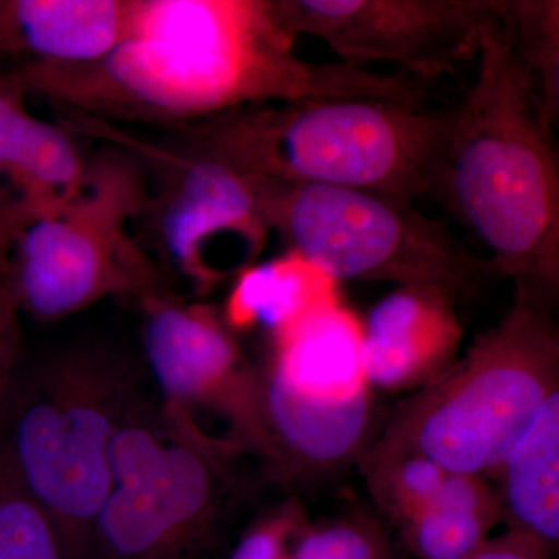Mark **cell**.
Returning a JSON list of instances; mask_svg holds the SVG:
<instances>
[{
    "instance_id": "obj_10",
    "label": "cell",
    "mask_w": 559,
    "mask_h": 559,
    "mask_svg": "<svg viewBox=\"0 0 559 559\" xmlns=\"http://www.w3.org/2000/svg\"><path fill=\"white\" fill-rule=\"evenodd\" d=\"M221 455L154 429L138 411L110 444V487L87 559H183L204 540L218 502Z\"/></svg>"
},
{
    "instance_id": "obj_24",
    "label": "cell",
    "mask_w": 559,
    "mask_h": 559,
    "mask_svg": "<svg viewBox=\"0 0 559 559\" xmlns=\"http://www.w3.org/2000/svg\"><path fill=\"white\" fill-rule=\"evenodd\" d=\"M20 347L21 308L5 263L0 267V419L13 390V374L20 358Z\"/></svg>"
},
{
    "instance_id": "obj_25",
    "label": "cell",
    "mask_w": 559,
    "mask_h": 559,
    "mask_svg": "<svg viewBox=\"0 0 559 559\" xmlns=\"http://www.w3.org/2000/svg\"><path fill=\"white\" fill-rule=\"evenodd\" d=\"M51 212H55V209L49 205L21 197L0 202V267L5 264V255L13 249L22 231L27 229L33 221Z\"/></svg>"
},
{
    "instance_id": "obj_18",
    "label": "cell",
    "mask_w": 559,
    "mask_h": 559,
    "mask_svg": "<svg viewBox=\"0 0 559 559\" xmlns=\"http://www.w3.org/2000/svg\"><path fill=\"white\" fill-rule=\"evenodd\" d=\"M237 277L223 316L230 330L263 323L274 334L319 305L336 299L334 282L294 253L261 266L253 264Z\"/></svg>"
},
{
    "instance_id": "obj_19",
    "label": "cell",
    "mask_w": 559,
    "mask_h": 559,
    "mask_svg": "<svg viewBox=\"0 0 559 559\" xmlns=\"http://www.w3.org/2000/svg\"><path fill=\"white\" fill-rule=\"evenodd\" d=\"M503 25L549 127L559 123V2L502 0Z\"/></svg>"
},
{
    "instance_id": "obj_11",
    "label": "cell",
    "mask_w": 559,
    "mask_h": 559,
    "mask_svg": "<svg viewBox=\"0 0 559 559\" xmlns=\"http://www.w3.org/2000/svg\"><path fill=\"white\" fill-rule=\"evenodd\" d=\"M140 308L145 314L143 347L164 395L167 428L226 457L234 448L205 439L194 426L198 412H215L229 423V440L238 451L248 448L274 460L261 378L249 369L219 311L175 294L153 297Z\"/></svg>"
},
{
    "instance_id": "obj_6",
    "label": "cell",
    "mask_w": 559,
    "mask_h": 559,
    "mask_svg": "<svg viewBox=\"0 0 559 559\" xmlns=\"http://www.w3.org/2000/svg\"><path fill=\"white\" fill-rule=\"evenodd\" d=\"M148 200L142 164L106 143L87 159L79 191L33 221L14 242L7 271L21 311L55 322L108 297L140 305L170 296L159 267L131 231Z\"/></svg>"
},
{
    "instance_id": "obj_17",
    "label": "cell",
    "mask_w": 559,
    "mask_h": 559,
    "mask_svg": "<svg viewBox=\"0 0 559 559\" xmlns=\"http://www.w3.org/2000/svg\"><path fill=\"white\" fill-rule=\"evenodd\" d=\"M503 521L499 492L484 476L450 473L439 495L401 532L418 559H463Z\"/></svg>"
},
{
    "instance_id": "obj_3",
    "label": "cell",
    "mask_w": 559,
    "mask_h": 559,
    "mask_svg": "<svg viewBox=\"0 0 559 559\" xmlns=\"http://www.w3.org/2000/svg\"><path fill=\"white\" fill-rule=\"evenodd\" d=\"M450 109L425 98H305L264 103L182 128L183 140L242 175L430 197Z\"/></svg>"
},
{
    "instance_id": "obj_20",
    "label": "cell",
    "mask_w": 559,
    "mask_h": 559,
    "mask_svg": "<svg viewBox=\"0 0 559 559\" xmlns=\"http://www.w3.org/2000/svg\"><path fill=\"white\" fill-rule=\"evenodd\" d=\"M0 559H68L60 533L0 444Z\"/></svg>"
},
{
    "instance_id": "obj_7",
    "label": "cell",
    "mask_w": 559,
    "mask_h": 559,
    "mask_svg": "<svg viewBox=\"0 0 559 559\" xmlns=\"http://www.w3.org/2000/svg\"><path fill=\"white\" fill-rule=\"evenodd\" d=\"M257 180L261 210L290 253L331 282L436 286L455 299L495 272L444 221L380 191Z\"/></svg>"
},
{
    "instance_id": "obj_13",
    "label": "cell",
    "mask_w": 559,
    "mask_h": 559,
    "mask_svg": "<svg viewBox=\"0 0 559 559\" xmlns=\"http://www.w3.org/2000/svg\"><path fill=\"white\" fill-rule=\"evenodd\" d=\"M457 299L436 286H396L360 322V352L369 385L423 389L457 360L463 326Z\"/></svg>"
},
{
    "instance_id": "obj_12",
    "label": "cell",
    "mask_w": 559,
    "mask_h": 559,
    "mask_svg": "<svg viewBox=\"0 0 559 559\" xmlns=\"http://www.w3.org/2000/svg\"><path fill=\"white\" fill-rule=\"evenodd\" d=\"M294 35L322 40L341 62L392 64L426 84L476 61L502 0H277Z\"/></svg>"
},
{
    "instance_id": "obj_22",
    "label": "cell",
    "mask_w": 559,
    "mask_h": 559,
    "mask_svg": "<svg viewBox=\"0 0 559 559\" xmlns=\"http://www.w3.org/2000/svg\"><path fill=\"white\" fill-rule=\"evenodd\" d=\"M289 559H392L384 535L356 520L305 525L290 547Z\"/></svg>"
},
{
    "instance_id": "obj_5",
    "label": "cell",
    "mask_w": 559,
    "mask_h": 559,
    "mask_svg": "<svg viewBox=\"0 0 559 559\" xmlns=\"http://www.w3.org/2000/svg\"><path fill=\"white\" fill-rule=\"evenodd\" d=\"M134 412L127 367L91 348L53 356L11 392L0 444L49 513L68 559L90 555L110 487V444Z\"/></svg>"
},
{
    "instance_id": "obj_2",
    "label": "cell",
    "mask_w": 559,
    "mask_h": 559,
    "mask_svg": "<svg viewBox=\"0 0 559 559\" xmlns=\"http://www.w3.org/2000/svg\"><path fill=\"white\" fill-rule=\"evenodd\" d=\"M502 14V10H500ZM500 14L485 25L476 75L450 109L430 197L443 202L513 280L554 308L559 290V157Z\"/></svg>"
},
{
    "instance_id": "obj_4",
    "label": "cell",
    "mask_w": 559,
    "mask_h": 559,
    "mask_svg": "<svg viewBox=\"0 0 559 559\" xmlns=\"http://www.w3.org/2000/svg\"><path fill=\"white\" fill-rule=\"evenodd\" d=\"M559 392L554 308L516 293L463 358L401 407L362 468L421 455L455 474L495 473L544 401Z\"/></svg>"
},
{
    "instance_id": "obj_1",
    "label": "cell",
    "mask_w": 559,
    "mask_h": 559,
    "mask_svg": "<svg viewBox=\"0 0 559 559\" xmlns=\"http://www.w3.org/2000/svg\"><path fill=\"white\" fill-rule=\"evenodd\" d=\"M277 0H131L123 40L90 64H27L24 94L114 123L182 130L230 110L305 98H421L425 84L299 57Z\"/></svg>"
},
{
    "instance_id": "obj_14",
    "label": "cell",
    "mask_w": 559,
    "mask_h": 559,
    "mask_svg": "<svg viewBox=\"0 0 559 559\" xmlns=\"http://www.w3.org/2000/svg\"><path fill=\"white\" fill-rule=\"evenodd\" d=\"M131 0H0V50L31 64L80 66L123 40Z\"/></svg>"
},
{
    "instance_id": "obj_16",
    "label": "cell",
    "mask_w": 559,
    "mask_h": 559,
    "mask_svg": "<svg viewBox=\"0 0 559 559\" xmlns=\"http://www.w3.org/2000/svg\"><path fill=\"white\" fill-rule=\"evenodd\" d=\"M495 473L509 528L554 550L559 539V392L544 401Z\"/></svg>"
},
{
    "instance_id": "obj_26",
    "label": "cell",
    "mask_w": 559,
    "mask_h": 559,
    "mask_svg": "<svg viewBox=\"0 0 559 559\" xmlns=\"http://www.w3.org/2000/svg\"><path fill=\"white\" fill-rule=\"evenodd\" d=\"M551 549L527 533L507 528L463 559H549Z\"/></svg>"
},
{
    "instance_id": "obj_21",
    "label": "cell",
    "mask_w": 559,
    "mask_h": 559,
    "mask_svg": "<svg viewBox=\"0 0 559 559\" xmlns=\"http://www.w3.org/2000/svg\"><path fill=\"white\" fill-rule=\"evenodd\" d=\"M382 513L403 532L439 495L450 476L432 460L406 455L364 469Z\"/></svg>"
},
{
    "instance_id": "obj_9",
    "label": "cell",
    "mask_w": 559,
    "mask_h": 559,
    "mask_svg": "<svg viewBox=\"0 0 559 559\" xmlns=\"http://www.w3.org/2000/svg\"><path fill=\"white\" fill-rule=\"evenodd\" d=\"M271 336L261 389L280 462L312 473L344 465L362 450L371 417L359 320L334 299Z\"/></svg>"
},
{
    "instance_id": "obj_23",
    "label": "cell",
    "mask_w": 559,
    "mask_h": 559,
    "mask_svg": "<svg viewBox=\"0 0 559 559\" xmlns=\"http://www.w3.org/2000/svg\"><path fill=\"white\" fill-rule=\"evenodd\" d=\"M305 525L299 503L280 506L242 535L230 559H289L294 539Z\"/></svg>"
},
{
    "instance_id": "obj_15",
    "label": "cell",
    "mask_w": 559,
    "mask_h": 559,
    "mask_svg": "<svg viewBox=\"0 0 559 559\" xmlns=\"http://www.w3.org/2000/svg\"><path fill=\"white\" fill-rule=\"evenodd\" d=\"M86 162L70 131L33 116L21 87L0 76V180L57 210L79 191Z\"/></svg>"
},
{
    "instance_id": "obj_8",
    "label": "cell",
    "mask_w": 559,
    "mask_h": 559,
    "mask_svg": "<svg viewBox=\"0 0 559 559\" xmlns=\"http://www.w3.org/2000/svg\"><path fill=\"white\" fill-rule=\"evenodd\" d=\"M66 114V130L120 146L142 164L150 186L142 218H150L160 255L198 294L257 263L272 230L252 176L187 140L164 145L109 121Z\"/></svg>"
}]
</instances>
